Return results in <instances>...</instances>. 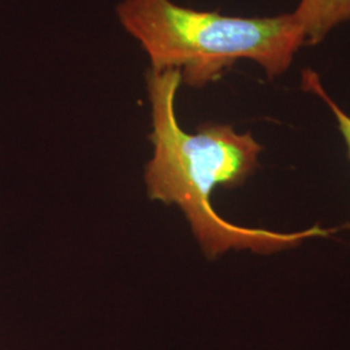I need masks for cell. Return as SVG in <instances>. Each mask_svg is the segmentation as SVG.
Masks as SVG:
<instances>
[{"mask_svg": "<svg viewBox=\"0 0 350 350\" xmlns=\"http://www.w3.org/2000/svg\"><path fill=\"white\" fill-rule=\"evenodd\" d=\"M146 82L153 127L150 140L154 147L146 169L148 196L180 206L209 258L232 248L273 253L336 230L315 226L287 234L241 227L218 215L211 204L213 189L241 186L258 169L262 146L250 133L239 134L231 125L209 122L199 126L195 134L185 131L175 113L182 85L178 70L150 69Z\"/></svg>", "mask_w": 350, "mask_h": 350, "instance_id": "6da1fadb", "label": "cell"}, {"mask_svg": "<svg viewBox=\"0 0 350 350\" xmlns=\"http://www.w3.org/2000/svg\"><path fill=\"white\" fill-rule=\"evenodd\" d=\"M116 12L148 55L150 69L178 70L189 88L217 82L240 60L253 62L276 78L305 46L292 12L239 17L198 11L173 0H122Z\"/></svg>", "mask_w": 350, "mask_h": 350, "instance_id": "7a4b0ae2", "label": "cell"}, {"mask_svg": "<svg viewBox=\"0 0 350 350\" xmlns=\"http://www.w3.org/2000/svg\"><path fill=\"white\" fill-rule=\"evenodd\" d=\"M292 14L305 46H315L338 26L350 23V0H300Z\"/></svg>", "mask_w": 350, "mask_h": 350, "instance_id": "3957f363", "label": "cell"}, {"mask_svg": "<svg viewBox=\"0 0 350 350\" xmlns=\"http://www.w3.org/2000/svg\"><path fill=\"white\" fill-rule=\"evenodd\" d=\"M302 88L306 91H310L315 95H318L321 99H323L328 108L332 111L336 121H338V130L342 135V138L348 147V154L350 159V116L344 112L335 101L329 98L325 88L322 86L319 77L312 70H305L302 75Z\"/></svg>", "mask_w": 350, "mask_h": 350, "instance_id": "277c9868", "label": "cell"}]
</instances>
